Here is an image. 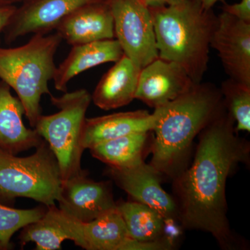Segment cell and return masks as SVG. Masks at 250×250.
Segmentation results:
<instances>
[{
  "mask_svg": "<svg viewBox=\"0 0 250 250\" xmlns=\"http://www.w3.org/2000/svg\"><path fill=\"white\" fill-rule=\"evenodd\" d=\"M44 217L60 229L67 240L86 250H166L169 241L141 243L129 236L118 208L89 222H82L64 213L56 205L47 207Z\"/></svg>",
  "mask_w": 250,
  "mask_h": 250,
  "instance_id": "52a82bcc",
  "label": "cell"
},
{
  "mask_svg": "<svg viewBox=\"0 0 250 250\" xmlns=\"http://www.w3.org/2000/svg\"><path fill=\"white\" fill-rule=\"evenodd\" d=\"M26 0H0V7L16 6L17 4H22Z\"/></svg>",
  "mask_w": 250,
  "mask_h": 250,
  "instance_id": "4316f807",
  "label": "cell"
},
{
  "mask_svg": "<svg viewBox=\"0 0 250 250\" xmlns=\"http://www.w3.org/2000/svg\"><path fill=\"white\" fill-rule=\"evenodd\" d=\"M49 96L59 111L49 116L41 115L34 129L48 144L58 162L62 181L66 180L82 171L81 161L85 150L82 135L91 95L81 88L61 96Z\"/></svg>",
  "mask_w": 250,
  "mask_h": 250,
  "instance_id": "5b68a950",
  "label": "cell"
},
{
  "mask_svg": "<svg viewBox=\"0 0 250 250\" xmlns=\"http://www.w3.org/2000/svg\"><path fill=\"white\" fill-rule=\"evenodd\" d=\"M149 9L159 58L179 64L194 83L202 82L208 69L218 16L200 0Z\"/></svg>",
  "mask_w": 250,
  "mask_h": 250,
  "instance_id": "3957f363",
  "label": "cell"
},
{
  "mask_svg": "<svg viewBox=\"0 0 250 250\" xmlns=\"http://www.w3.org/2000/svg\"><path fill=\"white\" fill-rule=\"evenodd\" d=\"M47 207L41 205L35 208H15L0 204V250L14 249L13 236L28 224L44 216Z\"/></svg>",
  "mask_w": 250,
  "mask_h": 250,
  "instance_id": "7402d4cb",
  "label": "cell"
},
{
  "mask_svg": "<svg viewBox=\"0 0 250 250\" xmlns=\"http://www.w3.org/2000/svg\"><path fill=\"white\" fill-rule=\"evenodd\" d=\"M16 6L0 7V34L4 31L5 27L9 22L10 18L14 14Z\"/></svg>",
  "mask_w": 250,
  "mask_h": 250,
  "instance_id": "d4e9b609",
  "label": "cell"
},
{
  "mask_svg": "<svg viewBox=\"0 0 250 250\" xmlns=\"http://www.w3.org/2000/svg\"><path fill=\"white\" fill-rule=\"evenodd\" d=\"M224 106L236 123V131H250V85L229 78L220 88Z\"/></svg>",
  "mask_w": 250,
  "mask_h": 250,
  "instance_id": "44dd1931",
  "label": "cell"
},
{
  "mask_svg": "<svg viewBox=\"0 0 250 250\" xmlns=\"http://www.w3.org/2000/svg\"><path fill=\"white\" fill-rule=\"evenodd\" d=\"M115 39L123 53L141 68L159 57L152 15L140 0H109Z\"/></svg>",
  "mask_w": 250,
  "mask_h": 250,
  "instance_id": "ba28073f",
  "label": "cell"
},
{
  "mask_svg": "<svg viewBox=\"0 0 250 250\" xmlns=\"http://www.w3.org/2000/svg\"><path fill=\"white\" fill-rule=\"evenodd\" d=\"M141 69L124 54L98 82L91 95L94 104L109 111L131 103L135 99Z\"/></svg>",
  "mask_w": 250,
  "mask_h": 250,
  "instance_id": "9a60e30c",
  "label": "cell"
},
{
  "mask_svg": "<svg viewBox=\"0 0 250 250\" xmlns=\"http://www.w3.org/2000/svg\"><path fill=\"white\" fill-rule=\"evenodd\" d=\"M195 83L179 64L158 57L141 69L135 99L155 109L187 93Z\"/></svg>",
  "mask_w": 250,
  "mask_h": 250,
  "instance_id": "4fadbf2b",
  "label": "cell"
},
{
  "mask_svg": "<svg viewBox=\"0 0 250 250\" xmlns=\"http://www.w3.org/2000/svg\"><path fill=\"white\" fill-rule=\"evenodd\" d=\"M225 108L220 88L202 82L155 108L152 113L155 139L149 165L161 176H177L193 140Z\"/></svg>",
  "mask_w": 250,
  "mask_h": 250,
  "instance_id": "7a4b0ae2",
  "label": "cell"
},
{
  "mask_svg": "<svg viewBox=\"0 0 250 250\" xmlns=\"http://www.w3.org/2000/svg\"><path fill=\"white\" fill-rule=\"evenodd\" d=\"M109 0H26L16 6L5 27V42L11 44L29 34H48L64 18L85 5Z\"/></svg>",
  "mask_w": 250,
  "mask_h": 250,
  "instance_id": "9c48e42d",
  "label": "cell"
},
{
  "mask_svg": "<svg viewBox=\"0 0 250 250\" xmlns=\"http://www.w3.org/2000/svg\"><path fill=\"white\" fill-rule=\"evenodd\" d=\"M223 11L250 24V0H241L236 4H224Z\"/></svg>",
  "mask_w": 250,
  "mask_h": 250,
  "instance_id": "cb8c5ba5",
  "label": "cell"
},
{
  "mask_svg": "<svg viewBox=\"0 0 250 250\" xmlns=\"http://www.w3.org/2000/svg\"><path fill=\"white\" fill-rule=\"evenodd\" d=\"M143 4L148 8L159 7L166 5V0H140Z\"/></svg>",
  "mask_w": 250,
  "mask_h": 250,
  "instance_id": "484cf974",
  "label": "cell"
},
{
  "mask_svg": "<svg viewBox=\"0 0 250 250\" xmlns=\"http://www.w3.org/2000/svg\"><path fill=\"white\" fill-rule=\"evenodd\" d=\"M65 240L67 236L62 230L44 216L21 229L19 236L21 246L34 243L36 250H61Z\"/></svg>",
  "mask_w": 250,
  "mask_h": 250,
  "instance_id": "603a6c76",
  "label": "cell"
},
{
  "mask_svg": "<svg viewBox=\"0 0 250 250\" xmlns=\"http://www.w3.org/2000/svg\"><path fill=\"white\" fill-rule=\"evenodd\" d=\"M123 55V49L116 39L72 46L66 58L56 69L54 88L65 93L74 77L102 64L115 62Z\"/></svg>",
  "mask_w": 250,
  "mask_h": 250,
  "instance_id": "2e32d148",
  "label": "cell"
},
{
  "mask_svg": "<svg viewBox=\"0 0 250 250\" xmlns=\"http://www.w3.org/2000/svg\"><path fill=\"white\" fill-rule=\"evenodd\" d=\"M185 0H166V4H179V3L182 2Z\"/></svg>",
  "mask_w": 250,
  "mask_h": 250,
  "instance_id": "f1b7e54d",
  "label": "cell"
},
{
  "mask_svg": "<svg viewBox=\"0 0 250 250\" xmlns=\"http://www.w3.org/2000/svg\"><path fill=\"white\" fill-rule=\"evenodd\" d=\"M11 90L9 85L0 80V148L18 154L36 148L43 139L35 129L24 125V108Z\"/></svg>",
  "mask_w": 250,
  "mask_h": 250,
  "instance_id": "e0dca14e",
  "label": "cell"
},
{
  "mask_svg": "<svg viewBox=\"0 0 250 250\" xmlns=\"http://www.w3.org/2000/svg\"><path fill=\"white\" fill-rule=\"evenodd\" d=\"M226 108L200 133L192 166L174 177V199L184 228L210 233L225 250L237 247L227 212V180L248 159V142L236 136Z\"/></svg>",
  "mask_w": 250,
  "mask_h": 250,
  "instance_id": "6da1fadb",
  "label": "cell"
},
{
  "mask_svg": "<svg viewBox=\"0 0 250 250\" xmlns=\"http://www.w3.org/2000/svg\"><path fill=\"white\" fill-rule=\"evenodd\" d=\"M229 78L250 85V24L227 13L218 16L210 41Z\"/></svg>",
  "mask_w": 250,
  "mask_h": 250,
  "instance_id": "8fae6325",
  "label": "cell"
},
{
  "mask_svg": "<svg viewBox=\"0 0 250 250\" xmlns=\"http://www.w3.org/2000/svg\"><path fill=\"white\" fill-rule=\"evenodd\" d=\"M57 202L64 213L82 222H89L116 208L110 182L88 178L86 171L62 182Z\"/></svg>",
  "mask_w": 250,
  "mask_h": 250,
  "instance_id": "30bf717a",
  "label": "cell"
},
{
  "mask_svg": "<svg viewBox=\"0 0 250 250\" xmlns=\"http://www.w3.org/2000/svg\"><path fill=\"white\" fill-rule=\"evenodd\" d=\"M153 116L145 110L120 112L85 119L82 135L83 149L136 132H150Z\"/></svg>",
  "mask_w": 250,
  "mask_h": 250,
  "instance_id": "ac0fdd59",
  "label": "cell"
},
{
  "mask_svg": "<svg viewBox=\"0 0 250 250\" xmlns=\"http://www.w3.org/2000/svg\"><path fill=\"white\" fill-rule=\"evenodd\" d=\"M129 236L141 243L170 241L165 236L166 221L149 206L136 201L117 203Z\"/></svg>",
  "mask_w": 250,
  "mask_h": 250,
  "instance_id": "d6986e66",
  "label": "cell"
},
{
  "mask_svg": "<svg viewBox=\"0 0 250 250\" xmlns=\"http://www.w3.org/2000/svg\"><path fill=\"white\" fill-rule=\"evenodd\" d=\"M149 132L132 133L99 143L89 149L95 159L112 168H125L143 161Z\"/></svg>",
  "mask_w": 250,
  "mask_h": 250,
  "instance_id": "ffe728a7",
  "label": "cell"
},
{
  "mask_svg": "<svg viewBox=\"0 0 250 250\" xmlns=\"http://www.w3.org/2000/svg\"><path fill=\"white\" fill-rule=\"evenodd\" d=\"M62 182L58 162L45 140L24 157L0 148V201L24 197L55 205Z\"/></svg>",
  "mask_w": 250,
  "mask_h": 250,
  "instance_id": "8992f818",
  "label": "cell"
},
{
  "mask_svg": "<svg viewBox=\"0 0 250 250\" xmlns=\"http://www.w3.org/2000/svg\"><path fill=\"white\" fill-rule=\"evenodd\" d=\"M108 176L134 199L157 210L166 223L178 220V210L173 197L161 187V175L144 161L125 168L108 167Z\"/></svg>",
  "mask_w": 250,
  "mask_h": 250,
  "instance_id": "7c38bea8",
  "label": "cell"
},
{
  "mask_svg": "<svg viewBox=\"0 0 250 250\" xmlns=\"http://www.w3.org/2000/svg\"><path fill=\"white\" fill-rule=\"evenodd\" d=\"M55 30L71 46L114 39V23L108 1L82 6L64 18Z\"/></svg>",
  "mask_w": 250,
  "mask_h": 250,
  "instance_id": "5bb4252c",
  "label": "cell"
},
{
  "mask_svg": "<svg viewBox=\"0 0 250 250\" xmlns=\"http://www.w3.org/2000/svg\"><path fill=\"white\" fill-rule=\"evenodd\" d=\"M202 3V6L207 9H212L213 6H214L218 1L220 0H200Z\"/></svg>",
  "mask_w": 250,
  "mask_h": 250,
  "instance_id": "83f0119b",
  "label": "cell"
},
{
  "mask_svg": "<svg viewBox=\"0 0 250 250\" xmlns=\"http://www.w3.org/2000/svg\"><path fill=\"white\" fill-rule=\"evenodd\" d=\"M62 41L57 33L34 34L24 45L0 47V80L16 92L31 127L42 115V95H52L49 82L53 80L54 57Z\"/></svg>",
  "mask_w": 250,
  "mask_h": 250,
  "instance_id": "277c9868",
  "label": "cell"
}]
</instances>
